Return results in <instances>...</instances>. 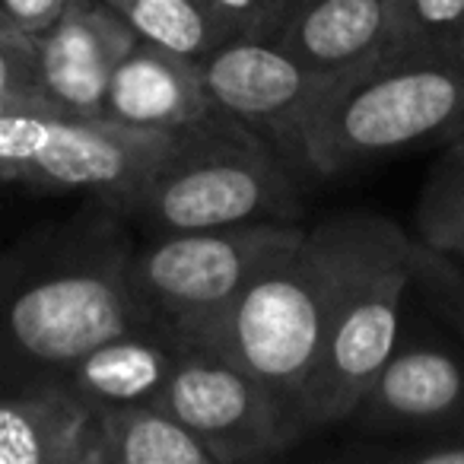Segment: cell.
I'll return each instance as SVG.
<instances>
[{
  "mask_svg": "<svg viewBox=\"0 0 464 464\" xmlns=\"http://www.w3.org/2000/svg\"><path fill=\"white\" fill-rule=\"evenodd\" d=\"M121 213L99 204L0 248V392L58 385L96 343L147 331Z\"/></svg>",
  "mask_w": 464,
  "mask_h": 464,
  "instance_id": "1",
  "label": "cell"
},
{
  "mask_svg": "<svg viewBox=\"0 0 464 464\" xmlns=\"http://www.w3.org/2000/svg\"><path fill=\"white\" fill-rule=\"evenodd\" d=\"M324 246L322 347L303 401L305 432L353 417L401 337L417 242L382 213H341L315 226Z\"/></svg>",
  "mask_w": 464,
  "mask_h": 464,
  "instance_id": "2",
  "label": "cell"
},
{
  "mask_svg": "<svg viewBox=\"0 0 464 464\" xmlns=\"http://www.w3.org/2000/svg\"><path fill=\"white\" fill-rule=\"evenodd\" d=\"M458 137H464V54L407 48L337 86L305 124L299 153L312 172L341 175Z\"/></svg>",
  "mask_w": 464,
  "mask_h": 464,
  "instance_id": "3",
  "label": "cell"
},
{
  "mask_svg": "<svg viewBox=\"0 0 464 464\" xmlns=\"http://www.w3.org/2000/svg\"><path fill=\"white\" fill-rule=\"evenodd\" d=\"M296 210L299 194L277 147L239 118L210 109L172 130L166 160L130 213L156 232H194L286 219Z\"/></svg>",
  "mask_w": 464,
  "mask_h": 464,
  "instance_id": "4",
  "label": "cell"
},
{
  "mask_svg": "<svg viewBox=\"0 0 464 464\" xmlns=\"http://www.w3.org/2000/svg\"><path fill=\"white\" fill-rule=\"evenodd\" d=\"M324 284L322 236L305 229L248 277L200 347L258 379L303 432L305 388L322 347Z\"/></svg>",
  "mask_w": 464,
  "mask_h": 464,
  "instance_id": "5",
  "label": "cell"
},
{
  "mask_svg": "<svg viewBox=\"0 0 464 464\" xmlns=\"http://www.w3.org/2000/svg\"><path fill=\"white\" fill-rule=\"evenodd\" d=\"M169 147L172 130L73 118L42 99L0 105V179L48 194H92L121 217L134 210Z\"/></svg>",
  "mask_w": 464,
  "mask_h": 464,
  "instance_id": "6",
  "label": "cell"
},
{
  "mask_svg": "<svg viewBox=\"0 0 464 464\" xmlns=\"http://www.w3.org/2000/svg\"><path fill=\"white\" fill-rule=\"evenodd\" d=\"M303 232L286 219H258L223 229L156 232L153 242L134 246L128 286L147 331L179 350H200L248 277Z\"/></svg>",
  "mask_w": 464,
  "mask_h": 464,
  "instance_id": "7",
  "label": "cell"
},
{
  "mask_svg": "<svg viewBox=\"0 0 464 464\" xmlns=\"http://www.w3.org/2000/svg\"><path fill=\"white\" fill-rule=\"evenodd\" d=\"M153 407L188 426L217 464L267 461L305 439L258 379L213 350H181Z\"/></svg>",
  "mask_w": 464,
  "mask_h": 464,
  "instance_id": "8",
  "label": "cell"
},
{
  "mask_svg": "<svg viewBox=\"0 0 464 464\" xmlns=\"http://www.w3.org/2000/svg\"><path fill=\"white\" fill-rule=\"evenodd\" d=\"M200 83L210 105L239 118L284 160H299L303 130L322 102L347 80H331L305 71L265 39H232L200 61Z\"/></svg>",
  "mask_w": 464,
  "mask_h": 464,
  "instance_id": "9",
  "label": "cell"
},
{
  "mask_svg": "<svg viewBox=\"0 0 464 464\" xmlns=\"http://www.w3.org/2000/svg\"><path fill=\"white\" fill-rule=\"evenodd\" d=\"M137 35L105 0H73L58 23L35 33L42 92L73 118H102L111 71Z\"/></svg>",
  "mask_w": 464,
  "mask_h": 464,
  "instance_id": "10",
  "label": "cell"
},
{
  "mask_svg": "<svg viewBox=\"0 0 464 464\" xmlns=\"http://www.w3.org/2000/svg\"><path fill=\"white\" fill-rule=\"evenodd\" d=\"M350 420L379 432L458 430L464 426V362L432 343L394 347Z\"/></svg>",
  "mask_w": 464,
  "mask_h": 464,
  "instance_id": "11",
  "label": "cell"
},
{
  "mask_svg": "<svg viewBox=\"0 0 464 464\" xmlns=\"http://www.w3.org/2000/svg\"><path fill=\"white\" fill-rule=\"evenodd\" d=\"M265 42L305 71L350 80L392 54V23L382 0H305Z\"/></svg>",
  "mask_w": 464,
  "mask_h": 464,
  "instance_id": "12",
  "label": "cell"
},
{
  "mask_svg": "<svg viewBox=\"0 0 464 464\" xmlns=\"http://www.w3.org/2000/svg\"><path fill=\"white\" fill-rule=\"evenodd\" d=\"M210 109L194 61L137 39L111 71L102 118L140 130H179Z\"/></svg>",
  "mask_w": 464,
  "mask_h": 464,
  "instance_id": "13",
  "label": "cell"
},
{
  "mask_svg": "<svg viewBox=\"0 0 464 464\" xmlns=\"http://www.w3.org/2000/svg\"><path fill=\"white\" fill-rule=\"evenodd\" d=\"M96 411L61 385L0 392V464H92Z\"/></svg>",
  "mask_w": 464,
  "mask_h": 464,
  "instance_id": "14",
  "label": "cell"
},
{
  "mask_svg": "<svg viewBox=\"0 0 464 464\" xmlns=\"http://www.w3.org/2000/svg\"><path fill=\"white\" fill-rule=\"evenodd\" d=\"M179 353L175 343L153 331H124L86 350L58 385L92 411L153 404L166 388Z\"/></svg>",
  "mask_w": 464,
  "mask_h": 464,
  "instance_id": "15",
  "label": "cell"
},
{
  "mask_svg": "<svg viewBox=\"0 0 464 464\" xmlns=\"http://www.w3.org/2000/svg\"><path fill=\"white\" fill-rule=\"evenodd\" d=\"M92 464H217L188 426L153 404L96 411Z\"/></svg>",
  "mask_w": 464,
  "mask_h": 464,
  "instance_id": "16",
  "label": "cell"
},
{
  "mask_svg": "<svg viewBox=\"0 0 464 464\" xmlns=\"http://www.w3.org/2000/svg\"><path fill=\"white\" fill-rule=\"evenodd\" d=\"M140 42L194 64L226 45L204 0H105Z\"/></svg>",
  "mask_w": 464,
  "mask_h": 464,
  "instance_id": "17",
  "label": "cell"
},
{
  "mask_svg": "<svg viewBox=\"0 0 464 464\" xmlns=\"http://www.w3.org/2000/svg\"><path fill=\"white\" fill-rule=\"evenodd\" d=\"M413 242L464 261V137L445 143L413 207Z\"/></svg>",
  "mask_w": 464,
  "mask_h": 464,
  "instance_id": "18",
  "label": "cell"
},
{
  "mask_svg": "<svg viewBox=\"0 0 464 464\" xmlns=\"http://www.w3.org/2000/svg\"><path fill=\"white\" fill-rule=\"evenodd\" d=\"M413 286H420L436 315L464 337V261L445 258V255L417 246Z\"/></svg>",
  "mask_w": 464,
  "mask_h": 464,
  "instance_id": "19",
  "label": "cell"
},
{
  "mask_svg": "<svg viewBox=\"0 0 464 464\" xmlns=\"http://www.w3.org/2000/svg\"><path fill=\"white\" fill-rule=\"evenodd\" d=\"M464 33V0H411L407 48H436L458 52Z\"/></svg>",
  "mask_w": 464,
  "mask_h": 464,
  "instance_id": "20",
  "label": "cell"
},
{
  "mask_svg": "<svg viewBox=\"0 0 464 464\" xmlns=\"http://www.w3.org/2000/svg\"><path fill=\"white\" fill-rule=\"evenodd\" d=\"M0 92L48 102V96L42 92L35 35L23 33L14 23H0Z\"/></svg>",
  "mask_w": 464,
  "mask_h": 464,
  "instance_id": "21",
  "label": "cell"
},
{
  "mask_svg": "<svg viewBox=\"0 0 464 464\" xmlns=\"http://www.w3.org/2000/svg\"><path fill=\"white\" fill-rule=\"evenodd\" d=\"M226 42L261 39L277 0H204Z\"/></svg>",
  "mask_w": 464,
  "mask_h": 464,
  "instance_id": "22",
  "label": "cell"
},
{
  "mask_svg": "<svg viewBox=\"0 0 464 464\" xmlns=\"http://www.w3.org/2000/svg\"><path fill=\"white\" fill-rule=\"evenodd\" d=\"M71 4L73 0H0V14L7 16L14 26H20L23 33L35 35L45 33L52 23H58V16Z\"/></svg>",
  "mask_w": 464,
  "mask_h": 464,
  "instance_id": "23",
  "label": "cell"
},
{
  "mask_svg": "<svg viewBox=\"0 0 464 464\" xmlns=\"http://www.w3.org/2000/svg\"><path fill=\"white\" fill-rule=\"evenodd\" d=\"M413 464H464V426L445 432H432L423 445L404 451Z\"/></svg>",
  "mask_w": 464,
  "mask_h": 464,
  "instance_id": "24",
  "label": "cell"
},
{
  "mask_svg": "<svg viewBox=\"0 0 464 464\" xmlns=\"http://www.w3.org/2000/svg\"><path fill=\"white\" fill-rule=\"evenodd\" d=\"M388 23H392V54L404 52L407 45V23H411V0H382Z\"/></svg>",
  "mask_w": 464,
  "mask_h": 464,
  "instance_id": "25",
  "label": "cell"
},
{
  "mask_svg": "<svg viewBox=\"0 0 464 464\" xmlns=\"http://www.w3.org/2000/svg\"><path fill=\"white\" fill-rule=\"evenodd\" d=\"M305 0H277V7H274V16H271V23H267V29H265V35H261V39H267V35L274 33V29L280 26V23L286 20V16L293 14V10H299L303 7Z\"/></svg>",
  "mask_w": 464,
  "mask_h": 464,
  "instance_id": "26",
  "label": "cell"
},
{
  "mask_svg": "<svg viewBox=\"0 0 464 464\" xmlns=\"http://www.w3.org/2000/svg\"><path fill=\"white\" fill-rule=\"evenodd\" d=\"M458 52H461V54H464V33H461V45H458Z\"/></svg>",
  "mask_w": 464,
  "mask_h": 464,
  "instance_id": "27",
  "label": "cell"
},
{
  "mask_svg": "<svg viewBox=\"0 0 464 464\" xmlns=\"http://www.w3.org/2000/svg\"><path fill=\"white\" fill-rule=\"evenodd\" d=\"M0 23H10V20H7V16H4V14H0Z\"/></svg>",
  "mask_w": 464,
  "mask_h": 464,
  "instance_id": "28",
  "label": "cell"
}]
</instances>
